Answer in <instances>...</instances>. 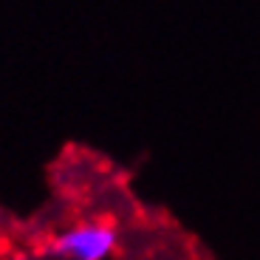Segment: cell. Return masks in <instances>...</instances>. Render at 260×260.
I'll list each match as a JSON object with an SVG mask.
<instances>
[{"mask_svg":"<svg viewBox=\"0 0 260 260\" xmlns=\"http://www.w3.org/2000/svg\"><path fill=\"white\" fill-rule=\"evenodd\" d=\"M119 246V232L113 223L93 221L65 229L48 243V254L62 260H108Z\"/></svg>","mask_w":260,"mask_h":260,"instance_id":"obj_1","label":"cell"}]
</instances>
